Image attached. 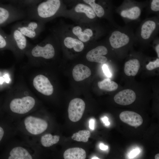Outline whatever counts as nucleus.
Returning a JSON list of instances; mask_svg holds the SVG:
<instances>
[{"instance_id": "nucleus-5", "label": "nucleus", "mask_w": 159, "mask_h": 159, "mask_svg": "<svg viewBox=\"0 0 159 159\" xmlns=\"http://www.w3.org/2000/svg\"><path fill=\"white\" fill-rule=\"evenodd\" d=\"M36 104L34 98L30 96L12 99L8 107L0 112V115H5L10 120L11 117H19L30 113Z\"/></svg>"}, {"instance_id": "nucleus-4", "label": "nucleus", "mask_w": 159, "mask_h": 159, "mask_svg": "<svg viewBox=\"0 0 159 159\" xmlns=\"http://www.w3.org/2000/svg\"><path fill=\"white\" fill-rule=\"evenodd\" d=\"M107 40L111 47L118 49L127 47L135 40L132 24L113 27L109 32Z\"/></svg>"}, {"instance_id": "nucleus-36", "label": "nucleus", "mask_w": 159, "mask_h": 159, "mask_svg": "<svg viewBox=\"0 0 159 159\" xmlns=\"http://www.w3.org/2000/svg\"><path fill=\"white\" fill-rule=\"evenodd\" d=\"M159 154H156L155 156V159H159Z\"/></svg>"}, {"instance_id": "nucleus-18", "label": "nucleus", "mask_w": 159, "mask_h": 159, "mask_svg": "<svg viewBox=\"0 0 159 159\" xmlns=\"http://www.w3.org/2000/svg\"><path fill=\"white\" fill-rule=\"evenodd\" d=\"M136 95L135 92L127 89L119 92L115 96L114 100L117 104L122 105H127L133 103L135 100Z\"/></svg>"}, {"instance_id": "nucleus-8", "label": "nucleus", "mask_w": 159, "mask_h": 159, "mask_svg": "<svg viewBox=\"0 0 159 159\" xmlns=\"http://www.w3.org/2000/svg\"><path fill=\"white\" fill-rule=\"evenodd\" d=\"M93 9L98 18L105 19L113 27L119 25L113 16L114 9L113 0H82Z\"/></svg>"}, {"instance_id": "nucleus-7", "label": "nucleus", "mask_w": 159, "mask_h": 159, "mask_svg": "<svg viewBox=\"0 0 159 159\" xmlns=\"http://www.w3.org/2000/svg\"><path fill=\"white\" fill-rule=\"evenodd\" d=\"M159 30V16L145 18L140 23L135 34V40L148 43L157 36Z\"/></svg>"}, {"instance_id": "nucleus-22", "label": "nucleus", "mask_w": 159, "mask_h": 159, "mask_svg": "<svg viewBox=\"0 0 159 159\" xmlns=\"http://www.w3.org/2000/svg\"><path fill=\"white\" fill-rule=\"evenodd\" d=\"M65 159H85L86 154L85 150L80 148H73L66 150L63 154Z\"/></svg>"}, {"instance_id": "nucleus-11", "label": "nucleus", "mask_w": 159, "mask_h": 159, "mask_svg": "<svg viewBox=\"0 0 159 159\" xmlns=\"http://www.w3.org/2000/svg\"><path fill=\"white\" fill-rule=\"evenodd\" d=\"M45 23L29 19L16 23L20 32L26 37L32 39L38 37L44 28Z\"/></svg>"}, {"instance_id": "nucleus-24", "label": "nucleus", "mask_w": 159, "mask_h": 159, "mask_svg": "<svg viewBox=\"0 0 159 159\" xmlns=\"http://www.w3.org/2000/svg\"><path fill=\"white\" fill-rule=\"evenodd\" d=\"M60 137L57 135H52L50 133L44 134L40 139L41 145L45 147H49L57 144L59 142Z\"/></svg>"}, {"instance_id": "nucleus-3", "label": "nucleus", "mask_w": 159, "mask_h": 159, "mask_svg": "<svg viewBox=\"0 0 159 159\" xmlns=\"http://www.w3.org/2000/svg\"><path fill=\"white\" fill-rule=\"evenodd\" d=\"M148 3V0L142 1L123 0L120 6L115 7V11L120 16L125 24H132L140 21L142 12Z\"/></svg>"}, {"instance_id": "nucleus-12", "label": "nucleus", "mask_w": 159, "mask_h": 159, "mask_svg": "<svg viewBox=\"0 0 159 159\" xmlns=\"http://www.w3.org/2000/svg\"><path fill=\"white\" fill-rule=\"evenodd\" d=\"M54 36L53 33L47 37L45 39V42L43 45L39 44L32 48L30 54L32 56L35 58L42 57L49 59L53 58L55 54L54 46L51 43Z\"/></svg>"}, {"instance_id": "nucleus-17", "label": "nucleus", "mask_w": 159, "mask_h": 159, "mask_svg": "<svg viewBox=\"0 0 159 159\" xmlns=\"http://www.w3.org/2000/svg\"><path fill=\"white\" fill-rule=\"evenodd\" d=\"M10 35L18 49L22 52L26 49L28 44L26 37L20 32L16 24L12 27Z\"/></svg>"}, {"instance_id": "nucleus-6", "label": "nucleus", "mask_w": 159, "mask_h": 159, "mask_svg": "<svg viewBox=\"0 0 159 159\" xmlns=\"http://www.w3.org/2000/svg\"><path fill=\"white\" fill-rule=\"evenodd\" d=\"M48 126L47 121L37 112L25 116L19 122V128L26 135L36 138L45 132Z\"/></svg>"}, {"instance_id": "nucleus-28", "label": "nucleus", "mask_w": 159, "mask_h": 159, "mask_svg": "<svg viewBox=\"0 0 159 159\" xmlns=\"http://www.w3.org/2000/svg\"><path fill=\"white\" fill-rule=\"evenodd\" d=\"M13 44L10 35L6 34L0 28V49L6 47L8 45Z\"/></svg>"}, {"instance_id": "nucleus-38", "label": "nucleus", "mask_w": 159, "mask_h": 159, "mask_svg": "<svg viewBox=\"0 0 159 159\" xmlns=\"http://www.w3.org/2000/svg\"></svg>"}, {"instance_id": "nucleus-9", "label": "nucleus", "mask_w": 159, "mask_h": 159, "mask_svg": "<svg viewBox=\"0 0 159 159\" xmlns=\"http://www.w3.org/2000/svg\"><path fill=\"white\" fill-rule=\"evenodd\" d=\"M63 16L69 18L76 23H89L98 21V17L88 5L79 3L69 11H65Z\"/></svg>"}, {"instance_id": "nucleus-27", "label": "nucleus", "mask_w": 159, "mask_h": 159, "mask_svg": "<svg viewBox=\"0 0 159 159\" xmlns=\"http://www.w3.org/2000/svg\"><path fill=\"white\" fill-rule=\"evenodd\" d=\"M146 8L148 15L154 14L159 16V0H149Z\"/></svg>"}, {"instance_id": "nucleus-23", "label": "nucleus", "mask_w": 159, "mask_h": 159, "mask_svg": "<svg viewBox=\"0 0 159 159\" xmlns=\"http://www.w3.org/2000/svg\"><path fill=\"white\" fill-rule=\"evenodd\" d=\"M140 67V63L137 59H130L125 64L124 71L128 76H135L137 74Z\"/></svg>"}, {"instance_id": "nucleus-32", "label": "nucleus", "mask_w": 159, "mask_h": 159, "mask_svg": "<svg viewBox=\"0 0 159 159\" xmlns=\"http://www.w3.org/2000/svg\"><path fill=\"white\" fill-rule=\"evenodd\" d=\"M95 123V120L94 119L92 118L90 120L89 122V127L92 130L94 129Z\"/></svg>"}, {"instance_id": "nucleus-21", "label": "nucleus", "mask_w": 159, "mask_h": 159, "mask_svg": "<svg viewBox=\"0 0 159 159\" xmlns=\"http://www.w3.org/2000/svg\"><path fill=\"white\" fill-rule=\"evenodd\" d=\"M1 118L0 120V145L6 141L11 134V127L9 120L4 117L0 116Z\"/></svg>"}, {"instance_id": "nucleus-10", "label": "nucleus", "mask_w": 159, "mask_h": 159, "mask_svg": "<svg viewBox=\"0 0 159 159\" xmlns=\"http://www.w3.org/2000/svg\"><path fill=\"white\" fill-rule=\"evenodd\" d=\"M27 144L8 147L1 158L8 159H32L37 157V150Z\"/></svg>"}, {"instance_id": "nucleus-1", "label": "nucleus", "mask_w": 159, "mask_h": 159, "mask_svg": "<svg viewBox=\"0 0 159 159\" xmlns=\"http://www.w3.org/2000/svg\"><path fill=\"white\" fill-rule=\"evenodd\" d=\"M65 11L61 10L60 0H46L29 10L26 14L29 19L45 23L57 17L63 16Z\"/></svg>"}, {"instance_id": "nucleus-37", "label": "nucleus", "mask_w": 159, "mask_h": 159, "mask_svg": "<svg viewBox=\"0 0 159 159\" xmlns=\"http://www.w3.org/2000/svg\"><path fill=\"white\" fill-rule=\"evenodd\" d=\"M92 159H99V158L97 157H93L92 158Z\"/></svg>"}, {"instance_id": "nucleus-19", "label": "nucleus", "mask_w": 159, "mask_h": 159, "mask_svg": "<svg viewBox=\"0 0 159 159\" xmlns=\"http://www.w3.org/2000/svg\"><path fill=\"white\" fill-rule=\"evenodd\" d=\"M119 117L123 122L133 127L139 126L142 124L143 122L141 115L133 111H123L120 113Z\"/></svg>"}, {"instance_id": "nucleus-14", "label": "nucleus", "mask_w": 159, "mask_h": 159, "mask_svg": "<svg viewBox=\"0 0 159 159\" xmlns=\"http://www.w3.org/2000/svg\"><path fill=\"white\" fill-rule=\"evenodd\" d=\"M85 104L79 98H75L70 102L68 109V117L73 122H77L82 118L84 112Z\"/></svg>"}, {"instance_id": "nucleus-20", "label": "nucleus", "mask_w": 159, "mask_h": 159, "mask_svg": "<svg viewBox=\"0 0 159 159\" xmlns=\"http://www.w3.org/2000/svg\"><path fill=\"white\" fill-rule=\"evenodd\" d=\"M72 73L74 80L78 82L89 77L91 75V72L88 67L82 64H79L74 67Z\"/></svg>"}, {"instance_id": "nucleus-25", "label": "nucleus", "mask_w": 159, "mask_h": 159, "mask_svg": "<svg viewBox=\"0 0 159 159\" xmlns=\"http://www.w3.org/2000/svg\"><path fill=\"white\" fill-rule=\"evenodd\" d=\"M97 85L100 89L107 91L115 90L118 87V84L109 78L105 79L102 81H99Z\"/></svg>"}, {"instance_id": "nucleus-34", "label": "nucleus", "mask_w": 159, "mask_h": 159, "mask_svg": "<svg viewBox=\"0 0 159 159\" xmlns=\"http://www.w3.org/2000/svg\"><path fill=\"white\" fill-rule=\"evenodd\" d=\"M155 52L157 53V56L159 58V41H158L157 43L156 44V45L155 47Z\"/></svg>"}, {"instance_id": "nucleus-15", "label": "nucleus", "mask_w": 159, "mask_h": 159, "mask_svg": "<svg viewBox=\"0 0 159 159\" xmlns=\"http://www.w3.org/2000/svg\"><path fill=\"white\" fill-rule=\"evenodd\" d=\"M108 53L106 47L100 45L96 46L89 51L86 55V58L89 61L99 63L106 62L107 58L105 56Z\"/></svg>"}, {"instance_id": "nucleus-30", "label": "nucleus", "mask_w": 159, "mask_h": 159, "mask_svg": "<svg viewBox=\"0 0 159 159\" xmlns=\"http://www.w3.org/2000/svg\"><path fill=\"white\" fill-rule=\"evenodd\" d=\"M102 69L104 72L107 77H111V73L107 65L105 64H104L102 66Z\"/></svg>"}, {"instance_id": "nucleus-26", "label": "nucleus", "mask_w": 159, "mask_h": 159, "mask_svg": "<svg viewBox=\"0 0 159 159\" xmlns=\"http://www.w3.org/2000/svg\"><path fill=\"white\" fill-rule=\"evenodd\" d=\"M90 135V132L89 130H81L73 134L72 138L77 141L87 142L88 140Z\"/></svg>"}, {"instance_id": "nucleus-2", "label": "nucleus", "mask_w": 159, "mask_h": 159, "mask_svg": "<svg viewBox=\"0 0 159 159\" xmlns=\"http://www.w3.org/2000/svg\"><path fill=\"white\" fill-rule=\"evenodd\" d=\"M64 26L83 43L96 40L104 35L107 32L105 28L98 21L89 23H76Z\"/></svg>"}, {"instance_id": "nucleus-29", "label": "nucleus", "mask_w": 159, "mask_h": 159, "mask_svg": "<svg viewBox=\"0 0 159 159\" xmlns=\"http://www.w3.org/2000/svg\"><path fill=\"white\" fill-rule=\"evenodd\" d=\"M159 67V59L158 58L153 62H150L146 65V68L148 70H152Z\"/></svg>"}, {"instance_id": "nucleus-35", "label": "nucleus", "mask_w": 159, "mask_h": 159, "mask_svg": "<svg viewBox=\"0 0 159 159\" xmlns=\"http://www.w3.org/2000/svg\"><path fill=\"white\" fill-rule=\"evenodd\" d=\"M99 148L101 150H106L108 148L107 146L105 145L102 143L100 144Z\"/></svg>"}, {"instance_id": "nucleus-33", "label": "nucleus", "mask_w": 159, "mask_h": 159, "mask_svg": "<svg viewBox=\"0 0 159 159\" xmlns=\"http://www.w3.org/2000/svg\"><path fill=\"white\" fill-rule=\"evenodd\" d=\"M101 120L106 126H108L110 125V122L108 121V118L107 117L105 116L102 118Z\"/></svg>"}, {"instance_id": "nucleus-13", "label": "nucleus", "mask_w": 159, "mask_h": 159, "mask_svg": "<svg viewBox=\"0 0 159 159\" xmlns=\"http://www.w3.org/2000/svg\"><path fill=\"white\" fill-rule=\"evenodd\" d=\"M26 13L12 7L0 6V26L25 18Z\"/></svg>"}, {"instance_id": "nucleus-31", "label": "nucleus", "mask_w": 159, "mask_h": 159, "mask_svg": "<svg viewBox=\"0 0 159 159\" xmlns=\"http://www.w3.org/2000/svg\"><path fill=\"white\" fill-rule=\"evenodd\" d=\"M140 152L139 149H135L131 151L129 154V158H132L136 156Z\"/></svg>"}, {"instance_id": "nucleus-16", "label": "nucleus", "mask_w": 159, "mask_h": 159, "mask_svg": "<svg viewBox=\"0 0 159 159\" xmlns=\"http://www.w3.org/2000/svg\"><path fill=\"white\" fill-rule=\"evenodd\" d=\"M33 84L35 89L44 95L50 96L53 93V86L48 78L44 75L39 74L36 76L33 80Z\"/></svg>"}]
</instances>
